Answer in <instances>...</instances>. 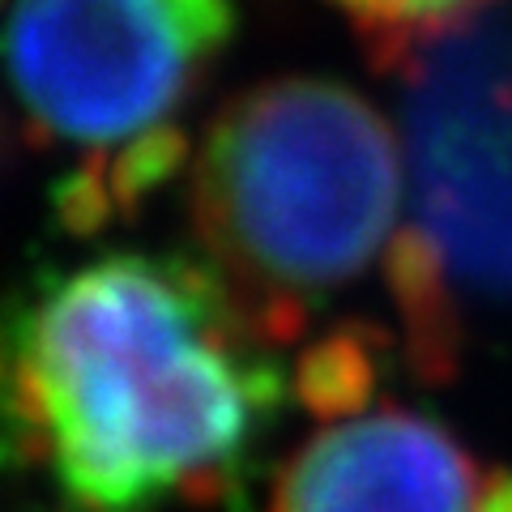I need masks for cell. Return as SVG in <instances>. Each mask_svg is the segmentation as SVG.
<instances>
[{
	"instance_id": "2",
	"label": "cell",
	"mask_w": 512,
	"mask_h": 512,
	"mask_svg": "<svg viewBox=\"0 0 512 512\" xmlns=\"http://www.w3.org/2000/svg\"><path fill=\"white\" fill-rule=\"evenodd\" d=\"M192 231L269 350L312 303L372 274L397 235L402 154L389 120L333 77H274L214 116L188 188Z\"/></svg>"
},
{
	"instance_id": "4",
	"label": "cell",
	"mask_w": 512,
	"mask_h": 512,
	"mask_svg": "<svg viewBox=\"0 0 512 512\" xmlns=\"http://www.w3.org/2000/svg\"><path fill=\"white\" fill-rule=\"evenodd\" d=\"M487 470L448 423L397 402L325 419L274 474L269 512H491Z\"/></svg>"
},
{
	"instance_id": "3",
	"label": "cell",
	"mask_w": 512,
	"mask_h": 512,
	"mask_svg": "<svg viewBox=\"0 0 512 512\" xmlns=\"http://www.w3.org/2000/svg\"><path fill=\"white\" fill-rule=\"evenodd\" d=\"M239 30L235 0H9L0 69L43 141L137 214L188 158L180 128Z\"/></svg>"
},
{
	"instance_id": "1",
	"label": "cell",
	"mask_w": 512,
	"mask_h": 512,
	"mask_svg": "<svg viewBox=\"0 0 512 512\" xmlns=\"http://www.w3.org/2000/svg\"><path fill=\"white\" fill-rule=\"evenodd\" d=\"M5 440L52 461L77 512L214 508L286 402V376L218 269L107 252L52 278L9 333Z\"/></svg>"
},
{
	"instance_id": "5",
	"label": "cell",
	"mask_w": 512,
	"mask_h": 512,
	"mask_svg": "<svg viewBox=\"0 0 512 512\" xmlns=\"http://www.w3.org/2000/svg\"><path fill=\"white\" fill-rule=\"evenodd\" d=\"M350 18L380 30V35H406V30H431L483 0H333Z\"/></svg>"
}]
</instances>
